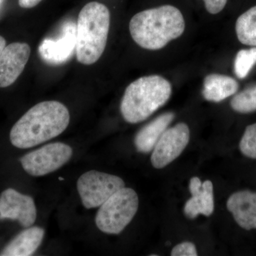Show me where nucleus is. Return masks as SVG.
Wrapping results in <instances>:
<instances>
[{
    "instance_id": "nucleus-1",
    "label": "nucleus",
    "mask_w": 256,
    "mask_h": 256,
    "mask_svg": "<svg viewBox=\"0 0 256 256\" xmlns=\"http://www.w3.org/2000/svg\"><path fill=\"white\" fill-rule=\"evenodd\" d=\"M70 122L68 108L56 100L44 101L33 106L10 131L12 144L28 149L56 138Z\"/></svg>"
},
{
    "instance_id": "nucleus-2",
    "label": "nucleus",
    "mask_w": 256,
    "mask_h": 256,
    "mask_svg": "<svg viewBox=\"0 0 256 256\" xmlns=\"http://www.w3.org/2000/svg\"><path fill=\"white\" fill-rule=\"evenodd\" d=\"M129 28L131 36L138 45L144 50H156L183 34L185 21L178 8L163 5L133 16Z\"/></svg>"
},
{
    "instance_id": "nucleus-3",
    "label": "nucleus",
    "mask_w": 256,
    "mask_h": 256,
    "mask_svg": "<svg viewBox=\"0 0 256 256\" xmlns=\"http://www.w3.org/2000/svg\"><path fill=\"white\" fill-rule=\"evenodd\" d=\"M171 84L161 76L141 77L126 88L120 104V112L126 122H142L162 107L171 97Z\"/></svg>"
},
{
    "instance_id": "nucleus-4",
    "label": "nucleus",
    "mask_w": 256,
    "mask_h": 256,
    "mask_svg": "<svg viewBox=\"0 0 256 256\" xmlns=\"http://www.w3.org/2000/svg\"><path fill=\"white\" fill-rule=\"evenodd\" d=\"M110 14L105 4L92 2L82 8L77 22V60L84 65L98 60L105 50L110 28Z\"/></svg>"
},
{
    "instance_id": "nucleus-5",
    "label": "nucleus",
    "mask_w": 256,
    "mask_h": 256,
    "mask_svg": "<svg viewBox=\"0 0 256 256\" xmlns=\"http://www.w3.org/2000/svg\"><path fill=\"white\" fill-rule=\"evenodd\" d=\"M138 206L136 192L124 186L101 205L96 216V226L105 234H120L132 222Z\"/></svg>"
},
{
    "instance_id": "nucleus-6",
    "label": "nucleus",
    "mask_w": 256,
    "mask_h": 256,
    "mask_svg": "<svg viewBox=\"0 0 256 256\" xmlns=\"http://www.w3.org/2000/svg\"><path fill=\"white\" fill-rule=\"evenodd\" d=\"M124 185V180L119 176L92 170L78 178L77 190L82 205L89 210L100 207Z\"/></svg>"
},
{
    "instance_id": "nucleus-7",
    "label": "nucleus",
    "mask_w": 256,
    "mask_h": 256,
    "mask_svg": "<svg viewBox=\"0 0 256 256\" xmlns=\"http://www.w3.org/2000/svg\"><path fill=\"white\" fill-rule=\"evenodd\" d=\"M73 150L68 144L54 142L30 152L21 159L23 169L33 176H44L56 171L70 160Z\"/></svg>"
},
{
    "instance_id": "nucleus-8",
    "label": "nucleus",
    "mask_w": 256,
    "mask_h": 256,
    "mask_svg": "<svg viewBox=\"0 0 256 256\" xmlns=\"http://www.w3.org/2000/svg\"><path fill=\"white\" fill-rule=\"evenodd\" d=\"M188 124L180 122L166 129L153 149L151 163L156 169H162L172 162L184 150L190 142Z\"/></svg>"
},
{
    "instance_id": "nucleus-9",
    "label": "nucleus",
    "mask_w": 256,
    "mask_h": 256,
    "mask_svg": "<svg viewBox=\"0 0 256 256\" xmlns=\"http://www.w3.org/2000/svg\"><path fill=\"white\" fill-rule=\"evenodd\" d=\"M37 212L32 196L8 188L0 194V220H18L24 228L35 223Z\"/></svg>"
},
{
    "instance_id": "nucleus-10",
    "label": "nucleus",
    "mask_w": 256,
    "mask_h": 256,
    "mask_svg": "<svg viewBox=\"0 0 256 256\" xmlns=\"http://www.w3.org/2000/svg\"><path fill=\"white\" fill-rule=\"evenodd\" d=\"M77 26L73 22L64 24L60 36L46 38L38 47V54L46 63L60 65L72 57L76 46Z\"/></svg>"
},
{
    "instance_id": "nucleus-11",
    "label": "nucleus",
    "mask_w": 256,
    "mask_h": 256,
    "mask_svg": "<svg viewBox=\"0 0 256 256\" xmlns=\"http://www.w3.org/2000/svg\"><path fill=\"white\" fill-rule=\"evenodd\" d=\"M31 48L26 43L10 44L0 55V88L12 85L28 64Z\"/></svg>"
},
{
    "instance_id": "nucleus-12",
    "label": "nucleus",
    "mask_w": 256,
    "mask_h": 256,
    "mask_svg": "<svg viewBox=\"0 0 256 256\" xmlns=\"http://www.w3.org/2000/svg\"><path fill=\"white\" fill-rule=\"evenodd\" d=\"M226 206L242 228L246 230L256 228V192H236L229 197Z\"/></svg>"
},
{
    "instance_id": "nucleus-13",
    "label": "nucleus",
    "mask_w": 256,
    "mask_h": 256,
    "mask_svg": "<svg viewBox=\"0 0 256 256\" xmlns=\"http://www.w3.org/2000/svg\"><path fill=\"white\" fill-rule=\"evenodd\" d=\"M174 117L172 112H165L144 126L134 138V146L138 151L148 153L153 150L156 142Z\"/></svg>"
},
{
    "instance_id": "nucleus-14",
    "label": "nucleus",
    "mask_w": 256,
    "mask_h": 256,
    "mask_svg": "<svg viewBox=\"0 0 256 256\" xmlns=\"http://www.w3.org/2000/svg\"><path fill=\"white\" fill-rule=\"evenodd\" d=\"M44 233L41 227H28L13 238L2 250L0 256H32L41 245Z\"/></svg>"
},
{
    "instance_id": "nucleus-15",
    "label": "nucleus",
    "mask_w": 256,
    "mask_h": 256,
    "mask_svg": "<svg viewBox=\"0 0 256 256\" xmlns=\"http://www.w3.org/2000/svg\"><path fill=\"white\" fill-rule=\"evenodd\" d=\"M238 89L236 80L228 76L212 74L204 80L202 95L206 100L220 102L234 95Z\"/></svg>"
},
{
    "instance_id": "nucleus-16",
    "label": "nucleus",
    "mask_w": 256,
    "mask_h": 256,
    "mask_svg": "<svg viewBox=\"0 0 256 256\" xmlns=\"http://www.w3.org/2000/svg\"><path fill=\"white\" fill-rule=\"evenodd\" d=\"M191 192L192 197L186 202L184 212L190 218L202 214L210 216L214 210L213 184L210 180L202 183L201 188Z\"/></svg>"
},
{
    "instance_id": "nucleus-17",
    "label": "nucleus",
    "mask_w": 256,
    "mask_h": 256,
    "mask_svg": "<svg viewBox=\"0 0 256 256\" xmlns=\"http://www.w3.org/2000/svg\"><path fill=\"white\" fill-rule=\"evenodd\" d=\"M236 32L242 44L256 47V6L239 16L236 23Z\"/></svg>"
},
{
    "instance_id": "nucleus-18",
    "label": "nucleus",
    "mask_w": 256,
    "mask_h": 256,
    "mask_svg": "<svg viewBox=\"0 0 256 256\" xmlns=\"http://www.w3.org/2000/svg\"><path fill=\"white\" fill-rule=\"evenodd\" d=\"M230 106L234 110L240 114L256 111V86L234 96L230 100Z\"/></svg>"
},
{
    "instance_id": "nucleus-19",
    "label": "nucleus",
    "mask_w": 256,
    "mask_h": 256,
    "mask_svg": "<svg viewBox=\"0 0 256 256\" xmlns=\"http://www.w3.org/2000/svg\"><path fill=\"white\" fill-rule=\"evenodd\" d=\"M256 64V47L239 50L234 60V72L238 78H246Z\"/></svg>"
},
{
    "instance_id": "nucleus-20",
    "label": "nucleus",
    "mask_w": 256,
    "mask_h": 256,
    "mask_svg": "<svg viewBox=\"0 0 256 256\" xmlns=\"http://www.w3.org/2000/svg\"><path fill=\"white\" fill-rule=\"evenodd\" d=\"M242 154L256 159V122L248 126L239 144Z\"/></svg>"
},
{
    "instance_id": "nucleus-21",
    "label": "nucleus",
    "mask_w": 256,
    "mask_h": 256,
    "mask_svg": "<svg viewBox=\"0 0 256 256\" xmlns=\"http://www.w3.org/2000/svg\"><path fill=\"white\" fill-rule=\"evenodd\" d=\"M172 256H198L196 246L191 242H184L173 248Z\"/></svg>"
},
{
    "instance_id": "nucleus-22",
    "label": "nucleus",
    "mask_w": 256,
    "mask_h": 256,
    "mask_svg": "<svg viewBox=\"0 0 256 256\" xmlns=\"http://www.w3.org/2000/svg\"><path fill=\"white\" fill-rule=\"evenodd\" d=\"M205 8L208 13L216 14L222 12L226 5L228 0H203Z\"/></svg>"
},
{
    "instance_id": "nucleus-23",
    "label": "nucleus",
    "mask_w": 256,
    "mask_h": 256,
    "mask_svg": "<svg viewBox=\"0 0 256 256\" xmlns=\"http://www.w3.org/2000/svg\"><path fill=\"white\" fill-rule=\"evenodd\" d=\"M41 2L42 0H18V4L24 9H30V8H34Z\"/></svg>"
},
{
    "instance_id": "nucleus-24",
    "label": "nucleus",
    "mask_w": 256,
    "mask_h": 256,
    "mask_svg": "<svg viewBox=\"0 0 256 256\" xmlns=\"http://www.w3.org/2000/svg\"><path fill=\"white\" fill-rule=\"evenodd\" d=\"M5 46H6V40L2 36H0V55Z\"/></svg>"
}]
</instances>
